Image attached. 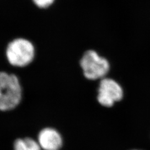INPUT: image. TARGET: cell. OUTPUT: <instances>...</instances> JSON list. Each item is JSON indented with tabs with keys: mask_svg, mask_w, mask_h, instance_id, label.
I'll return each instance as SVG.
<instances>
[{
	"mask_svg": "<svg viewBox=\"0 0 150 150\" xmlns=\"http://www.w3.org/2000/svg\"><path fill=\"white\" fill-rule=\"evenodd\" d=\"M84 76L90 80L103 79L110 70V63L95 51L88 50L80 60Z\"/></svg>",
	"mask_w": 150,
	"mask_h": 150,
	"instance_id": "cell-3",
	"label": "cell"
},
{
	"mask_svg": "<svg viewBox=\"0 0 150 150\" xmlns=\"http://www.w3.org/2000/svg\"><path fill=\"white\" fill-rule=\"evenodd\" d=\"M38 143L41 149L59 150L62 146L63 139L58 131L51 128H47L40 132Z\"/></svg>",
	"mask_w": 150,
	"mask_h": 150,
	"instance_id": "cell-5",
	"label": "cell"
},
{
	"mask_svg": "<svg viewBox=\"0 0 150 150\" xmlns=\"http://www.w3.org/2000/svg\"><path fill=\"white\" fill-rule=\"evenodd\" d=\"M123 98V90L120 84L110 78L102 79L98 89L97 100L103 106L110 108Z\"/></svg>",
	"mask_w": 150,
	"mask_h": 150,
	"instance_id": "cell-4",
	"label": "cell"
},
{
	"mask_svg": "<svg viewBox=\"0 0 150 150\" xmlns=\"http://www.w3.org/2000/svg\"><path fill=\"white\" fill-rule=\"evenodd\" d=\"M22 89L15 74L0 72V110L9 111L20 103Z\"/></svg>",
	"mask_w": 150,
	"mask_h": 150,
	"instance_id": "cell-1",
	"label": "cell"
},
{
	"mask_svg": "<svg viewBox=\"0 0 150 150\" xmlns=\"http://www.w3.org/2000/svg\"><path fill=\"white\" fill-rule=\"evenodd\" d=\"M33 1L40 8H46L50 6L54 0H33Z\"/></svg>",
	"mask_w": 150,
	"mask_h": 150,
	"instance_id": "cell-7",
	"label": "cell"
},
{
	"mask_svg": "<svg viewBox=\"0 0 150 150\" xmlns=\"http://www.w3.org/2000/svg\"><path fill=\"white\" fill-rule=\"evenodd\" d=\"M14 150H42L40 144L30 138L17 139L14 144Z\"/></svg>",
	"mask_w": 150,
	"mask_h": 150,
	"instance_id": "cell-6",
	"label": "cell"
},
{
	"mask_svg": "<svg viewBox=\"0 0 150 150\" xmlns=\"http://www.w3.org/2000/svg\"><path fill=\"white\" fill-rule=\"evenodd\" d=\"M134 150H137V149H134Z\"/></svg>",
	"mask_w": 150,
	"mask_h": 150,
	"instance_id": "cell-8",
	"label": "cell"
},
{
	"mask_svg": "<svg viewBox=\"0 0 150 150\" xmlns=\"http://www.w3.org/2000/svg\"><path fill=\"white\" fill-rule=\"evenodd\" d=\"M6 56L8 62L13 67H25L33 61L35 49L29 40L17 38L11 41L7 46Z\"/></svg>",
	"mask_w": 150,
	"mask_h": 150,
	"instance_id": "cell-2",
	"label": "cell"
}]
</instances>
